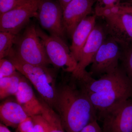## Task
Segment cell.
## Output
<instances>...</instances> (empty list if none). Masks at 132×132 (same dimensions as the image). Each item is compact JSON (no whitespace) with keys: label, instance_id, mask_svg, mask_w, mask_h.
I'll return each instance as SVG.
<instances>
[{"label":"cell","instance_id":"cell-14","mask_svg":"<svg viewBox=\"0 0 132 132\" xmlns=\"http://www.w3.org/2000/svg\"><path fill=\"white\" fill-rule=\"evenodd\" d=\"M15 96L29 117L42 114L43 106L40 100L37 99L28 80L23 75Z\"/></svg>","mask_w":132,"mask_h":132},{"label":"cell","instance_id":"cell-28","mask_svg":"<svg viewBox=\"0 0 132 132\" xmlns=\"http://www.w3.org/2000/svg\"><path fill=\"white\" fill-rule=\"evenodd\" d=\"M7 127L2 123H1L0 124V132H11Z\"/></svg>","mask_w":132,"mask_h":132},{"label":"cell","instance_id":"cell-24","mask_svg":"<svg viewBox=\"0 0 132 132\" xmlns=\"http://www.w3.org/2000/svg\"><path fill=\"white\" fill-rule=\"evenodd\" d=\"M15 132H34L31 117H29L20 124L16 128Z\"/></svg>","mask_w":132,"mask_h":132},{"label":"cell","instance_id":"cell-6","mask_svg":"<svg viewBox=\"0 0 132 132\" xmlns=\"http://www.w3.org/2000/svg\"><path fill=\"white\" fill-rule=\"evenodd\" d=\"M104 17L111 38L120 45L127 46L132 42V16L114 7L95 13Z\"/></svg>","mask_w":132,"mask_h":132},{"label":"cell","instance_id":"cell-12","mask_svg":"<svg viewBox=\"0 0 132 132\" xmlns=\"http://www.w3.org/2000/svg\"><path fill=\"white\" fill-rule=\"evenodd\" d=\"M94 0H72L63 10L62 19L65 34L72 38L74 31L92 11Z\"/></svg>","mask_w":132,"mask_h":132},{"label":"cell","instance_id":"cell-27","mask_svg":"<svg viewBox=\"0 0 132 132\" xmlns=\"http://www.w3.org/2000/svg\"><path fill=\"white\" fill-rule=\"evenodd\" d=\"M72 1V0H58V1L63 10L67 5Z\"/></svg>","mask_w":132,"mask_h":132},{"label":"cell","instance_id":"cell-15","mask_svg":"<svg viewBox=\"0 0 132 132\" xmlns=\"http://www.w3.org/2000/svg\"><path fill=\"white\" fill-rule=\"evenodd\" d=\"M96 15H88L78 25L72 35L70 48L77 62L79 61L82 49L95 26Z\"/></svg>","mask_w":132,"mask_h":132},{"label":"cell","instance_id":"cell-22","mask_svg":"<svg viewBox=\"0 0 132 132\" xmlns=\"http://www.w3.org/2000/svg\"><path fill=\"white\" fill-rule=\"evenodd\" d=\"M29 0H0V15L23 5Z\"/></svg>","mask_w":132,"mask_h":132},{"label":"cell","instance_id":"cell-21","mask_svg":"<svg viewBox=\"0 0 132 132\" xmlns=\"http://www.w3.org/2000/svg\"><path fill=\"white\" fill-rule=\"evenodd\" d=\"M17 71L14 64L9 59H0V79L13 75Z\"/></svg>","mask_w":132,"mask_h":132},{"label":"cell","instance_id":"cell-25","mask_svg":"<svg viewBox=\"0 0 132 132\" xmlns=\"http://www.w3.org/2000/svg\"><path fill=\"white\" fill-rule=\"evenodd\" d=\"M80 132H103L102 128L100 127L97 120L92 121L87 125Z\"/></svg>","mask_w":132,"mask_h":132},{"label":"cell","instance_id":"cell-17","mask_svg":"<svg viewBox=\"0 0 132 132\" xmlns=\"http://www.w3.org/2000/svg\"><path fill=\"white\" fill-rule=\"evenodd\" d=\"M22 75L18 71L9 77L0 79V98L15 95L19 90Z\"/></svg>","mask_w":132,"mask_h":132},{"label":"cell","instance_id":"cell-10","mask_svg":"<svg viewBox=\"0 0 132 132\" xmlns=\"http://www.w3.org/2000/svg\"><path fill=\"white\" fill-rule=\"evenodd\" d=\"M75 80L86 94L106 92L132 84L125 71L120 67L113 72L102 76L98 80L92 77L87 80Z\"/></svg>","mask_w":132,"mask_h":132},{"label":"cell","instance_id":"cell-19","mask_svg":"<svg viewBox=\"0 0 132 132\" xmlns=\"http://www.w3.org/2000/svg\"><path fill=\"white\" fill-rule=\"evenodd\" d=\"M18 34L0 31V59L7 57L13 48Z\"/></svg>","mask_w":132,"mask_h":132},{"label":"cell","instance_id":"cell-4","mask_svg":"<svg viewBox=\"0 0 132 132\" xmlns=\"http://www.w3.org/2000/svg\"><path fill=\"white\" fill-rule=\"evenodd\" d=\"M37 31L51 64L64 72L72 73L78 62L64 40L48 35L39 28H37Z\"/></svg>","mask_w":132,"mask_h":132},{"label":"cell","instance_id":"cell-1","mask_svg":"<svg viewBox=\"0 0 132 132\" xmlns=\"http://www.w3.org/2000/svg\"><path fill=\"white\" fill-rule=\"evenodd\" d=\"M55 110L66 132H80L89 123L98 120L97 111L88 96L72 78L70 82L57 87Z\"/></svg>","mask_w":132,"mask_h":132},{"label":"cell","instance_id":"cell-13","mask_svg":"<svg viewBox=\"0 0 132 132\" xmlns=\"http://www.w3.org/2000/svg\"><path fill=\"white\" fill-rule=\"evenodd\" d=\"M98 113L132 97V84L105 92L86 94Z\"/></svg>","mask_w":132,"mask_h":132},{"label":"cell","instance_id":"cell-7","mask_svg":"<svg viewBox=\"0 0 132 132\" xmlns=\"http://www.w3.org/2000/svg\"><path fill=\"white\" fill-rule=\"evenodd\" d=\"M119 44L111 38L104 40L95 55L92 63L91 76H101L115 71L119 67L122 51Z\"/></svg>","mask_w":132,"mask_h":132},{"label":"cell","instance_id":"cell-29","mask_svg":"<svg viewBox=\"0 0 132 132\" xmlns=\"http://www.w3.org/2000/svg\"><path fill=\"white\" fill-rule=\"evenodd\" d=\"M127 2L126 3H129V4L132 5V0H126Z\"/></svg>","mask_w":132,"mask_h":132},{"label":"cell","instance_id":"cell-9","mask_svg":"<svg viewBox=\"0 0 132 132\" xmlns=\"http://www.w3.org/2000/svg\"><path fill=\"white\" fill-rule=\"evenodd\" d=\"M42 0H29L18 7L0 15V31L18 34L32 17H35Z\"/></svg>","mask_w":132,"mask_h":132},{"label":"cell","instance_id":"cell-26","mask_svg":"<svg viewBox=\"0 0 132 132\" xmlns=\"http://www.w3.org/2000/svg\"><path fill=\"white\" fill-rule=\"evenodd\" d=\"M114 7L119 11L130 14L132 16V5L126 3H120Z\"/></svg>","mask_w":132,"mask_h":132},{"label":"cell","instance_id":"cell-11","mask_svg":"<svg viewBox=\"0 0 132 132\" xmlns=\"http://www.w3.org/2000/svg\"><path fill=\"white\" fill-rule=\"evenodd\" d=\"M104 31L101 27L96 26L92 31L82 49L80 60L72 73V78L75 80H86L92 77L86 71L92 64L95 55L105 40Z\"/></svg>","mask_w":132,"mask_h":132},{"label":"cell","instance_id":"cell-18","mask_svg":"<svg viewBox=\"0 0 132 132\" xmlns=\"http://www.w3.org/2000/svg\"><path fill=\"white\" fill-rule=\"evenodd\" d=\"M43 106L42 115L47 123L49 132H66L63 127L60 116L53 109L42 99L40 100Z\"/></svg>","mask_w":132,"mask_h":132},{"label":"cell","instance_id":"cell-3","mask_svg":"<svg viewBox=\"0 0 132 132\" xmlns=\"http://www.w3.org/2000/svg\"><path fill=\"white\" fill-rule=\"evenodd\" d=\"M14 45L13 53L25 63L44 66L51 64L34 25L27 27L21 35H18Z\"/></svg>","mask_w":132,"mask_h":132},{"label":"cell","instance_id":"cell-5","mask_svg":"<svg viewBox=\"0 0 132 132\" xmlns=\"http://www.w3.org/2000/svg\"><path fill=\"white\" fill-rule=\"evenodd\" d=\"M103 132H132V99L116 104L97 114Z\"/></svg>","mask_w":132,"mask_h":132},{"label":"cell","instance_id":"cell-16","mask_svg":"<svg viewBox=\"0 0 132 132\" xmlns=\"http://www.w3.org/2000/svg\"><path fill=\"white\" fill-rule=\"evenodd\" d=\"M29 117L16 101L6 100L0 106L1 120L7 126L17 128Z\"/></svg>","mask_w":132,"mask_h":132},{"label":"cell","instance_id":"cell-20","mask_svg":"<svg viewBox=\"0 0 132 132\" xmlns=\"http://www.w3.org/2000/svg\"><path fill=\"white\" fill-rule=\"evenodd\" d=\"M120 60L122 67L132 83V47L122 51Z\"/></svg>","mask_w":132,"mask_h":132},{"label":"cell","instance_id":"cell-8","mask_svg":"<svg viewBox=\"0 0 132 132\" xmlns=\"http://www.w3.org/2000/svg\"><path fill=\"white\" fill-rule=\"evenodd\" d=\"M63 10L59 2L53 0H42L35 18L42 28L50 35L64 40L65 32L62 19Z\"/></svg>","mask_w":132,"mask_h":132},{"label":"cell","instance_id":"cell-23","mask_svg":"<svg viewBox=\"0 0 132 132\" xmlns=\"http://www.w3.org/2000/svg\"><path fill=\"white\" fill-rule=\"evenodd\" d=\"M34 132H49L47 123L42 114L31 117Z\"/></svg>","mask_w":132,"mask_h":132},{"label":"cell","instance_id":"cell-2","mask_svg":"<svg viewBox=\"0 0 132 132\" xmlns=\"http://www.w3.org/2000/svg\"><path fill=\"white\" fill-rule=\"evenodd\" d=\"M7 57L14 64L17 71L32 84L41 99L54 110L57 101V87L54 71L47 66L25 63L18 59L12 50Z\"/></svg>","mask_w":132,"mask_h":132}]
</instances>
